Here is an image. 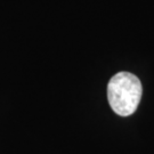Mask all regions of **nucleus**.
I'll return each instance as SVG.
<instances>
[{"mask_svg": "<svg viewBox=\"0 0 154 154\" xmlns=\"http://www.w3.org/2000/svg\"><path fill=\"white\" fill-rule=\"evenodd\" d=\"M142 82L130 72H119L107 85V100L111 109L120 116H131L142 98Z\"/></svg>", "mask_w": 154, "mask_h": 154, "instance_id": "1", "label": "nucleus"}]
</instances>
